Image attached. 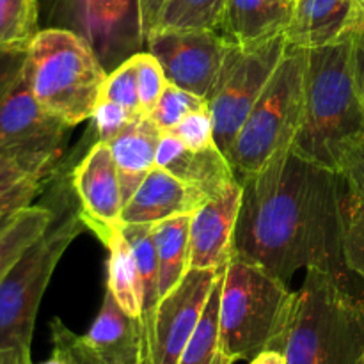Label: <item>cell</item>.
<instances>
[{
    "instance_id": "1",
    "label": "cell",
    "mask_w": 364,
    "mask_h": 364,
    "mask_svg": "<svg viewBox=\"0 0 364 364\" xmlns=\"http://www.w3.org/2000/svg\"><path fill=\"white\" fill-rule=\"evenodd\" d=\"M235 258L290 283L301 269L347 279L343 256L348 188L336 171L284 149L262 171L240 178Z\"/></svg>"
},
{
    "instance_id": "2",
    "label": "cell",
    "mask_w": 364,
    "mask_h": 364,
    "mask_svg": "<svg viewBox=\"0 0 364 364\" xmlns=\"http://www.w3.org/2000/svg\"><path fill=\"white\" fill-rule=\"evenodd\" d=\"M364 139V98L350 63V38L306 50L304 109L291 151L340 173Z\"/></svg>"
},
{
    "instance_id": "3",
    "label": "cell",
    "mask_w": 364,
    "mask_h": 364,
    "mask_svg": "<svg viewBox=\"0 0 364 364\" xmlns=\"http://www.w3.org/2000/svg\"><path fill=\"white\" fill-rule=\"evenodd\" d=\"M281 354L287 364H358L364 355V301L345 279L308 269Z\"/></svg>"
},
{
    "instance_id": "4",
    "label": "cell",
    "mask_w": 364,
    "mask_h": 364,
    "mask_svg": "<svg viewBox=\"0 0 364 364\" xmlns=\"http://www.w3.org/2000/svg\"><path fill=\"white\" fill-rule=\"evenodd\" d=\"M297 291L256 263L231 258L220 287V336L233 361L279 350L294 316Z\"/></svg>"
},
{
    "instance_id": "5",
    "label": "cell",
    "mask_w": 364,
    "mask_h": 364,
    "mask_svg": "<svg viewBox=\"0 0 364 364\" xmlns=\"http://www.w3.org/2000/svg\"><path fill=\"white\" fill-rule=\"evenodd\" d=\"M109 71L82 36L41 28L28 45L25 80L34 98L70 127L91 119Z\"/></svg>"
},
{
    "instance_id": "6",
    "label": "cell",
    "mask_w": 364,
    "mask_h": 364,
    "mask_svg": "<svg viewBox=\"0 0 364 364\" xmlns=\"http://www.w3.org/2000/svg\"><path fill=\"white\" fill-rule=\"evenodd\" d=\"M48 230L25 251L0 283V352L31 359L36 316L57 263L71 242L85 230L80 208L60 213Z\"/></svg>"
},
{
    "instance_id": "7",
    "label": "cell",
    "mask_w": 364,
    "mask_h": 364,
    "mask_svg": "<svg viewBox=\"0 0 364 364\" xmlns=\"http://www.w3.org/2000/svg\"><path fill=\"white\" fill-rule=\"evenodd\" d=\"M304 70L306 50L288 46L228 155L238 180L291 148L304 109Z\"/></svg>"
},
{
    "instance_id": "8",
    "label": "cell",
    "mask_w": 364,
    "mask_h": 364,
    "mask_svg": "<svg viewBox=\"0 0 364 364\" xmlns=\"http://www.w3.org/2000/svg\"><path fill=\"white\" fill-rule=\"evenodd\" d=\"M41 28L82 36L107 71L146 48L137 0H38Z\"/></svg>"
},
{
    "instance_id": "9",
    "label": "cell",
    "mask_w": 364,
    "mask_h": 364,
    "mask_svg": "<svg viewBox=\"0 0 364 364\" xmlns=\"http://www.w3.org/2000/svg\"><path fill=\"white\" fill-rule=\"evenodd\" d=\"M287 48L283 36L249 48L231 46L208 98V109L215 124V144L226 156Z\"/></svg>"
},
{
    "instance_id": "10",
    "label": "cell",
    "mask_w": 364,
    "mask_h": 364,
    "mask_svg": "<svg viewBox=\"0 0 364 364\" xmlns=\"http://www.w3.org/2000/svg\"><path fill=\"white\" fill-rule=\"evenodd\" d=\"M70 124L48 112L23 78L0 105V156L46 181L55 174Z\"/></svg>"
},
{
    "instance_id": "11",
    "label": "cell",
    "mask_w": 364,
    "mask_h": 364,
    "mask_svg": "<svg viewBox=\"0 0 364 364\" xmlns=\"http://www.w3.org/2000/svg\"><path fill=\"white\" fill-rule=\"evenodd\" d=\"M233 43L217 31H155L146 50L156 57L169 84L208 103Z\"/></svg>"
},
{
    "instance_id": "12",
    "label": "cell",
    "mask_w": 364,
    "mask_h": 364,
    "mask_svg": "<svg viewBox=\"0 0 364 364\" xmlns=\"http://www.w3.org/2000/svg\"><path fill=\"white\" fill-rule=\"evenodd\" d=\"M220 274L191 269L160 299L149 333V364H178Z\"/></svg>"
},
{
    "instance_id": "13",
    "label": "cell",
    "mask_w": 364,
    "mask_h": 364,
    "mask_svg": "<svg viewBox=\"0 0 364 364\" xmlns=\"http://www.w3.org/2000/svg\"><path fill=\"white\" fill-rule=\"evenodd\" d=\"M71 187L80 201L85 228L100 240L121 224L123 194L109 142H95L71 173Z\"/></svg>"
},
{
    "instance_id": "14",
    "label": "cell",
    "mask_w": 364,
    "mask_h": 364,
    "mask_svg": "<svg viewBox=\"0 0 364 364\" xmlns=\"http://www.w3.org/2000/svg\"><path fill=\"white\" fill-rule=\"evenodd\" d=\"M242 185L235 181L191 215V269L224 272L235 252Z\"/></svg>"
},
{
    "instance_id": "15",
    "label": "cell",
    "mask_w": 364,
    "mask_h": 364,
    "mask_svg": "<svg viewBox=\"0 0 364 364\" xmlns=\"http://www.w3.org/2000/svg\"><path fill=\"white\" fill-rule=\"evenodd\" d=\"M206 201L210 199L201 191L155 167L123 205L121 224H156L173 217L194 215Z\"/></svg>"
},
{
    "instance_id": "16",
    "label": "cell",
    "mask_w": 364,
    "mask_h": 364,
    "mask_svg": "<svg viewBox=\"0 0 364 364\" xmlns=\"http://www.w3.org/2000/svg\"><path fill=\"white\" fill-rule=\"evenodd\" d=\"M359 25L358 0H295L283 38L288 46L318 48L350 38Z\"/></svg>"
},
{
    "instance_id": "17",
    "label": "cell",
    "mask_w": 364,
    "mask_h": 364,
    "mask_svg": "<svg viewBox=\"0 0 364 364\" xmlns=\"http://www.w3.org/2000/svg\"><path fill=\"white\" fill-rule=\"evenodd\" d=\"M156 167H162L187 185L201 191L208 199L220 196L238 180L230 159L220 151L219 146L188 149L169 132H164L160 137Z\"/></svg>"
},
{
    "instance_id": "18",
    "label": "cell",
    "mask_w": 364,
    "mask_h": 364,
    "mask_svg": "<svg viewBox=\"0 0 364 364\" xmlns=\"http://www.w3.org/2000/svg\"><path fill=\"white\" fill-rule=\"evenodd\" d=\"M84 340L103 364H149L148 338L142 322L128 315L109 290Z\"/></svg>"
},
{
    "instance_id": "19",
    "label": "cell",
    "mask_w": 364,
    "mask_h": 364,
    "mask_svg": "<svg viewBox=\"0 0 364 364\" xmlns=\"http://www.w3.org/2000/svg\"><path fill=\"white\" fill-rule=\"evenodd\" d=\"M295 0H228L219 34L249 48L284 34Z\"/></svg>"
},
{
    "instance_id": "20",
    "label": "cell",
    "mask_w": 364,
    "mask_h": 364,
    "mask_svg": "<svg viewBox=\"0 0 364 364\" xmlns=\"http://www.w3.org/2000/svg\"><path fill=\"white\" fill-rule=\"evenodd\" d=\"M160 137L162 132L149 119V116H141L109 142L119 174L123 205L132 198L151 169L156 167Z\"/></svg>"
},
{
    "instance_id": "21",
    "label": "cell",
    "mask_w": 364,
    "mask_h": 364,
    "mask_svg": "<svg viewBox=\"0 0 364 364\" xmlns=\"http://www.w3.org/2000/svg\"><path fill=\"white\" fill-rule=\"evenodd\" d=\"M151 240L159 263L160 297H164L191 270V215L153 224Z\"/></svg>"
},
{
    "instance_id": "22",
    "label": "cell",
    "mask_w": 364,
    "mask_h": 364,
    "mask_svg": "<svg viewBox=\"0 0 364 364\" xmlns=\"http://www.w3.org/2000/svg\"><path fill=\"white\" fill-rule=\"evenodd\" d=\"M109 249L107 263V290L116 297L117 304L130 316L141 320L142 288L137 258L130 242L124 237L121 224L114 228L102 242Z\"/></svg>"
},
{
    "instance_id": "23",
    "label": "cell",
    "mask_w": 364,
    "mask_h": 364,
    "mask_svg": "<svg viewBox=\"0 0 364 364\" xmlns=\"http://www.w3.org/2000/svg\"><path fill=\"white\" fill-rule=\"evenodd\" d=\"M55 212L50 205L27 206L0 226V283L28 247L52 224Z\"/></svg>"
},
{
    "instance_id": "24",
    "label": "cell",
    "mask_w": 364,
    "mask_h": 364,
    "mask_svg": "<svg viewBox=\"0 0 364 364\" xmlns=\"http://www.w3.org/2000/svg\"><path fill=\"white\" fill-rule=\"evenodd\" d=\"M224 274V272H223ZM223 274L217 277L212 288L208 302L205 306L201 318L194 334L188 340L178 364H233L228 355L220 336V287Z\"/></svg>"
},
{
    "instance_id": "25",
    "label": "cell",
    "mask_w": 364,
    "mask_h": 364,
    "mask_svg": "<svg viewBox=\"0 0 364 364\" xmlns=\"http://www.w3.org/2000/svg\"><path fill=\"white\" fill-rule=\"evenodd\" d=\"M228 0H167L156 31H217Z\"/></svg>"
},
{
    "instance_id": "26",
    "label": "cell",
    "mask_w": 364,
    "mask_h": 364,
    "mask_svg": "<svg viewBox=\"0 0 364 364\" xmlns=\"http://www.w3.org/2000/svg\"><path fill=\"white\" fill-rule=\"evenodd\" d=\"M45 181L21 169L14 160L0 156V217H9L32 205Z\"/></svg>"
},
{
    "instance_id": "27",
    "label": "cell",
    "mask_w": 364,
    "mask_h": 364,
    "mask_svg": "<svg viewBox=\"0 0 364 364\" xmlns=\"http://www.w3.org/2000/svg\"><path fill=\"white\" fill-rule=\"evenodd\" d=\"M41 31L38 0H0V45H31Z\"/></svg>"
},
{
    "instance_id": "28",
    "label": "cell",
    "mask_w": 364,
    "mask_h": 364,
    "mask_svg": "<svg viewBox=\"0 0 364 364\" xmlns=\"http://www.w3.org/2000/svg\"><path fill=\"white\" fill-rule=\"evenodd\" d=\"M206 105L208 103H206L205 98L167 82L159 102H156L155 109L149 114V119L164 134V132H169L171 128L176 127L188 114L196 112V110L203 109Z\"/></svg>"
},
{
    "instance_id": "29",
    "label": "cell",
    "mask_w": 364,
    "mask_h": 364,
    "mask_svg": "<svg viewBox=\"0 0 364 364\" xmlns=\"http://www.w3.org/2000/svg\"><path fill=\"white\" fill-rule=\"evenodd\" d=\"M132 60H134L135 66V80H137L142 114L149 116L151 110L155 109L164 87L167 85V78L156 57L149 53L148 50H142V52L132 55Z\"/></svg>"
},
{
    "instance_id": "30",
    "label": "cell",
    "mask_w": 364,
    "mask_h": 364,
    "mask_svg": "<svg viewBox=\"0 0 364 364\" xmlns=\"http://www.w3.org/2000/svg\"><path fill=\"white\" fill-rule=\"evenodd\" d=\"M100 100L117 103V105L124 107L128 112L135 114V116H144L141 109V102H139L135 66L132 57L117 68H114L112 71H109Z\"/></svg>"
},
{
    "instance_id": "31",
    "label": "cell",
    "mask_w": 364,
    "mask_h": 364,
    "mask_svg": "<svg viewBox=\"0 0 364 364\" xmlns=\"http://www.w3.org/2000/svg\"><path fill=\"white\" fill-rule=\"evenodd\" d=\"M343 256L347 269L358 274L364 283V199L348 198Z\"/></svg>"
},
{
    "instance_id": "32",
    "label": "cell",
    "mask_w": 364,
    "mask_h": 364,
    "mask_svg": "<svg viewBox=\"0 0 364 364\" xmlns=\"http://www.w3.org/2000/svg\"><path fill=\"white\" fill-rule=\"evenodd\" d=\"M169 134L180 139L188 149H206L215 146V124L208 105L183 117L176 127L171 128Z\"/></svg>"
},
{
    "instance_id": "33",
    "label": "cell",
    "mask_w": 364,
    "mask_h": 364,
    "mask_svg": "<svg viewBox=\"0 0 364 364\" xmlns=\"http://www.w3.org/2000/svg\"><path fill=\"white\" fill-rule=\"evenodd\" d=\"M141 116L128 112L117 103L100 100L91 116V132H95V142H110L124 130L134 119Z\"/></svg>"
},
{
    "instance_id": "34",
    "label": "cell",
    "mask_w": 364,
    "mask_h": 364,
    "mask_svg": "<svg viewBox=\"0 0 364 364\" xmlns=\"http://www.w3.org/2000/svg\"><path fill=\"white\" fill-rule=\"evenodd\" d=\"M28 46L0 45V105L23 78Z\"/></svg>"
},
{
    "instance_id": "35",
    "label": "cell",
    "mask_w": 364,
    "mask_h": 364,
    "mask_svg": "<svg viewBox=\"0 0 364 364\" xmlns=\"http://www.w3.org/2000/svg\"><path fill=\"white\" fill-rule=\"evenodd\" d=\"M50 327H52V338L63 341V345L66 347L68 355H70V364H103L87 347L84 336L71 333L59 318H53Z\"/></svg>"
},
{
    "instance_id": "36",
    "label": "cell",
    "mask_w": 364,
    "mask_h": 364,
    "mask_svg": "<svg viewBox=\"0 0 364 364\" xmlns=\"http://www.w3.org/2000/svg\"><path fill=\"white\" fill-rule=\"evenodd\" d=\"M340 174L347 183L348 198L364 199V139L348 153Z\"/></svg>"
},
{
    "instance_id": "37",
    "label": "cell",
    "mask_w": 364,
    "mask_h": 364,
    "mask_svg": "<svg viewBox=\"0 0 364 364\" xmlns=\"http://www.w3.org/2000/svg\"><path fill=\"white\" fill-rule=\"evenodd\" d=\"M139 2V16H141V31L144 43L148 41L149 36L159 27L160 16L166 7L167 0H137Z\"/></svg>"
},
{
    "instance_id": "38",
    "label": "cell",
    "mask_w": 364,
    "mask_h": 364,
    "mask_svg": "<svg viewBox=\"0 0 364 364\" xmlns=\"http://www.w3.org/2000/svg\"><path fill=\"white\" fill-rule=\"evenodd\" d=\"M350 63L355 84L364 98V25L350 34Z\"/></svg>"
},
{
    "instance_id": "39",
    "label": "cell",
    "mask_w": 364,
    "mask_h": 364,
    "mask_svg": "<svg viewBox=\"0 0 364 364\" xmlns=\"http://www.w3.org/2000/svg\"><path fill=\"white\" fill-rule=\"evenodd\" d=\"M52 343H53L52 355H50L46 361L39 364H70V355H68V350L63 345V341H59L57 338H52Z\"/></svg>"
},
{
    "instance_id": "40",
    "label": "cell",
    "mask_w": 364,
    "mask_h": 364,
    "mask_svg": "<svg viewBox=\"0 0 364 364\" xmlns=\"http://www.w3.org/2000/svg\"><path fill=\"white\" fill-rule=\"evenodd\" d=\"M249 364H287V361L279 350H265L249 361Z\"/></svg>"
},
{
    "instance_id": "41",
    "label": "cell",
    "mask_w": 364,
    "mask_h": 364,
    "mask_svg": "<svg viewBox=\"0 0 364 364\" xmlns=\"http://www.w3.org/2000/svg\"><path fill=\"white\" fill-rule=\"evenodd\" d=\"M359 4V16H361V25H364V0H358ZM359 25V27H361Z\"/></svg>"
},
{
    "instance_id": "42",
    "label": "cell",
    "mask_w": 364,
    "mask_h": 364,
    "mask_svg": "<svg viewBox=\"0 0 364 364\" xmlns=\"http://www.w3.org/2000/svg\"><path fill=\"white\" fill-rule=\"evenodd\" d=\"M13 215H14V213H13ZM13 215H9V217H0V226H2V224L6 223V220H9Z\"/></svg>"
},
{
    "instance_id": "43",
    "label": "cell",
    "mask_w": 364,
    "mask_h": 364,
    "mask_svg": "<svg viewBox=\"0 0 364 364\" xmlns=\"http://www.w3.org/2000/svg\"><path fill=\"white\" fill-rule=\"evenodd\" d=\"M358 364H364V355H363L361 359H359V363H358Z\"/></svg>"
}]
</instances>
